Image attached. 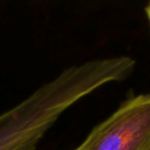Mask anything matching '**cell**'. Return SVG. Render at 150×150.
I'll return each mask as SVG.
<instances>
[{
    "label": "cell",
    "mask_w": 150,
    "mask_h": 150,
    "mask_svg": "<svg viewBox=\"0 0 150 150\" xmlns=\"http://www.w3.org/2000/svg\"><path fill=\"white\" fill-rule=\"evenodd\" d=\"M150 93L132 97L92 129L74 150H148Z\"/></svg>",
    "instance_id": "cell-1"
},
{
    "label": "cell",
    "mask_w": 150,
    "mask_h": 150,
    "mask_svg": "<svg viewBox=\"0 0 150 150\" xmlns=\"http://www.w3.org/2000/svg\"><path fill=\"white\" fill-rule=\"evenodd\" d=\"M145 13H146V17H147L148 23H149V27H150V3H148L147 6L145 7Z\"/></svg>",
    "instance_id": "cell-2"
},
{
    "label": "cell",
    "mask_w": 150,
    "mask_h": 150,
    "mask_svg": "<svg viewBox=\"0 0 150 150\" xmlns=\"http://www.w3.org/2000/svg\"><path fill=\"white\" fill-rule=\"evenodd\" d=\"M148 150H150V148H149V149H148Z\"/></svg>",
    "instance_id": "cell-3"
}]
</instances>
